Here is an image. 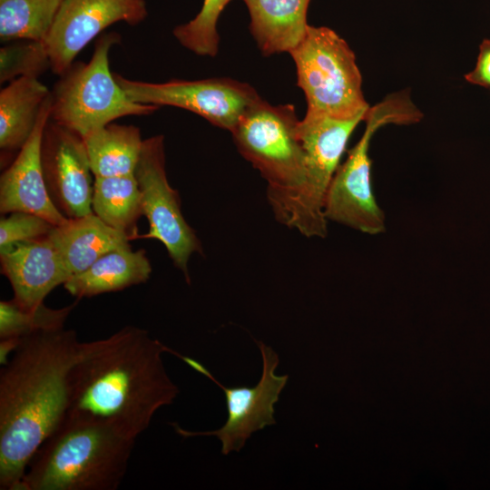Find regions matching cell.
I'll use <instances>...</instances> for the list:
<instances>
[{"instance_id": "4fadbf2b", "label": "cell", "mask_w": 490, "mask_h": 490, "mask_svg": "<svg viewBox=\"0 0 490 490\" xmlns=\"http://www.w3.org/2000/svg\"><path fill=\"white\" fill-rule=\"evenodd\" d=\"M41 156L46 188L56 208L69 219L92 213L93 172L83 139L54 122L47 123Z\"/></svg>"}, {"instance_id": "7c38bea8", "label": "cell", "mask_w": 490, "mask_h": 490, "mask_svg": "<svg viewBox=\"0 0 490 490\" xmlns=\"http://www.w3.org/2000/svg\"><path fill=\"white\" fill-rule=\"evenodd\" d=\"M147 15L144 0H64L43 42L51 69L63 75L105 28L117 22L135 25Z\"/></svg>"}, {"instance_id": "8fae6325", "label": "cell", "mask_w": 490, "mask_h": 490, "mask_svg": "<svg viewBox=\"0 0 490 490\" xmlns=\"http://www.w3.org/2000/svg\"><path fill=\"white\" fill-rule=\"evenodd\" d=\"M262 358V374L260 382L253 387H226L219 383L198 361L190 358L183 360L195 370L209 377L224 392L228 411L225 424L215 431L192 432L177 424L175 431L184 437L215 436L221 442V453L228 455L239 452L251 434L267 426L275 424L274 405L286 386L288 375L278 376L275 369L279 365L278 354L263 342H257Z\"/></svg>"}, {"instance_id": "8992f818", "label": "cell", "mask_w": 490, "mask_h": 490, "mask_svg": "<svg viewBox=\"0 0 490 490\" xmlns=\"http://www.w3.org/2000/svg\"><path fill=\"white\" fill-rule=\"evenodd\" d=\"M119 39L115 33L103 34L88 63L72 64L61 75L51 93L53 122L83 138L118 118L158 110V106L132 101L111 73L109 52Z\"/></svg>"}, {"instance_id": "e0dca14e", "label": "cell", "mask_w": 490, "mask_h": 490, "mask_svg": "<svg viewBox=\"0 0 490 490\" xmlns=\"http://www.w3.org/2000/svg\"><path fill=\"white\" fill-rule=\"evenodd\" d=\"M48 237L71 277L112 250L131 249L130 240L124 234L106 225L93 212L54 226Z\"/></svg>"}, {"instance_id": "7a4b0ae2", "label": "cell", "mask_w": 490, "mask_h": 490, "mask_svg": "<svg viewBox=\"0 0 490 490\" xmlns=\"http://www.w3.org/2000/svg\"><path fill=\"white\" fill-rule=\"evenodd\" d=\"M165 351L162 343L133 326L91 341L72 369L64 418L101 424L136 440L179 394L164 368Z\"/></svg>"}, {"instance_id": "5bb4252c", "label": "cell", "mask_w": 490, "mask_h": 490, "mask_svg": "<svg viewBox=\"0 0 490 490\" xmlns=\"http://www.w3.org/2000/svg\"><path fill=\"white\" fill-rule=\"evenodd\" d=\"M52 93L44 102L35 127L12 164L0 177V211H24L40 216L53 225L64 223L65 217L53 202L42 166V141L51 117Z\"/></svg>"}, {"instance_id": "484cf974", "label": "cell", "mask_w": 490, "mask_h": 490, "mask_svg": "<svg viewBox=\"0 0 490 490\" xmlns=\"http://www.w3.org/2000/svg\"><path fill=\"white\" fill-rule=\"evenodd\" d=\"M54 226L45 219L33 213L10 212L0 220V249L46 236Z\"/></svg>"}, {"instance_id": "d4e9b609", "label": "cell", "mask_w": 490, "mask_h": 490, "mask_svg": "<svg viewBox=\"0 0 490 490\" xmlns=\"http://www.w3.org/2000/svg\"><path fill=\"white\" fill-rule=\"evenodd\" d=\"M47 66L50 61L43 42L29 41L0 50L1 83L24 75L37 77Z\"/></svg>"}, {"instance_id": "3957f363", "label": "cell", "mask_w": 490, "mask_h": 490, "mask_svg": "<svg viewBox=\"0 0 490 490\" xmlns=\"http://www.w3.org/2000/svg\"><path fill=\"white\" fill-rule=\"evenodd\" d=\"M134 444L103 425L64 418L33 456L18 490H115Z\"/></svg>"}, {"instance_id": "2e32d148", "label": "cell", "mask_w": 490, "mask_h": 490, "mask_svg": "<svg viewBox=\"0 0 490 490\" xmlns=\"http://www.w3.org/2000/svg\"><path fill=\"white\" fill-rule=\"evenodd\" d=\"M250 14V31L265 56L294 49L304 38L311 0H242Z\"/></svg>"}, {"instance_id": "ba28073f", "label": "cell", "mask_w": 490, "mask_h": 490, "mask_svg": "<svg viewBox=\"0 0 490 490\" xmlns=\"http://www.w3.org/2000/svg\"><path fill=\"white\" fill-rule=\"evenodd\" d=\"M366 114L340 119L306 113L299 120L298 135L305 152L307 180L285 226L307 238L327 236L328 220L323 212L325 194L352 132Z\"/></svg>"}, {"instance_id": "7402d4cb", "label": "cell", "mask_w": 490, "mask_h": 490, "mask_svg": "<svg viewBox=\"0 0 490 490\" xmlns=\"http://www.w3.org/2000/svg\"><path fill=\"white\" fill-rule=\"evenodd\" d=\"M77 301L62 309H50L44 304L36 309L21 307L13 299L0 302V359L5 364L9 353L20 340L37 331L64 328Z\"/></svg>"}, {"instance_id": "ffe728a7", "label": "cell", "mask_w": 490, "mask_h": 490, "mask_svg": "<svg viewBox=\"0 0 490 490\" xmlns=\"http://www.w3.org/2000/svg\"><path fill=\"white\" fill-rule=\"evenodd\" d=\"M83 139L94 177L134 173L143 143L138 127L111 122Z\"/></svg>"}, {"instance_id": "52a82bcc", "label": "cell", "mask_w": 490, "mask_h": 490, "mask_svg": "<svg viewBox=\"0 0 490 490\" xmlns=\"http://www.w3.org/2000/svg\"><path fill=\"white\" fill-rule=\"evenodd\" d=\"M303 91L307 113L348 119L365 115L369 105L362 76L348 43L327 26L309 25L302 41L289 53Z\"/></svg>"}, {"instance_id": "277c9868", "label": "cell", "mask_w": 490, "mask_h": 490, "mask_svg": "<svg viewBox=\"0 0 490 490\" xmlns=\"http://www.w3.org/2000/svg\"><path fill=\"white\" fill-rule=\"evenodd\" d=\"M299 122L294 105H272L260 98L230 132L239 152L267 181L269 204L283 225L307 180Z\"/></svg>"}, {"instance_id": "44dd1931", "label": "cell", "mask_w": 490, "mask_h": 490, "mask_svg": "<svg viewBox=\"0 0 490 490\" xmlns=\"http://www.w3.org/2000/svg\"><path fill=\"white\" fill-rule=\"evenodd\" d=\"M93 212L130 240L139 238L137 221L142 215V195L134 173L95 177Z\"/></svg>"}, {"instance_id": "30bf717a", "label": "cell", "mask_w": 490, "mask_h": 490, "mask_svg": "<svg viewBox=\"0 0 490 490\" xmlns=\"http://www.w3.org/2000/svg\"><path fill=\"white\" fill-rule=\"evenodd\" d=\"M113 74L126 94L136 103L181 108L229 132L261 98L250 84L228 77L155 83Z\"/></svg>"}, {"instance_id": "6da1fadb", "label": "cell", "mask_w": 490, "mask_h": 490, "mask_svg": "<svg viewBox=\"0 0 490 490\" xmlns=\"http://www.w3.org/2000/svg\"><path fill=\"white\" fill-rule=\"evenodd\" d=\"M64 328L23 338L0 373V488L18 490L33 456L64 418L70 376L88 351Z\"/></svg>"}, {"instance_id": "cb8c5ba5", "label": "cell", "mask_w": 490, "mask_h": 490, "mask_svg": "<svg viewBox=\"0 0 490 490\" xmlns=\"http://www.w3.org/2000/svg\"><path fill=\"white\" fill-rule=\"evenodd\" d=\"M230 1L203 0L194 18L173 29L174 37L183 47L198 55L216 56L220 42L218 20Z\"/></svg>"}, {"instance_id": "9c48e42d", "label": "cell", "mask_w": 490, "mask_h": 490, "mask_svg": "<svg viewBox=\"0 0 490 490\" xmlns=\"http://www.w3.org/2000/svg\"><path fill=\"white\" fill-rule=\"evenodd\" d=\"M142 195V216L149 231L140 237L160 240L176 268L190 282L188 262L193 253L202 254L201 242L183 217L179 192L169 183L165 169L164 136L143 140L134 171Z\"/></svg>"}, {"instance_id": "9a60e30c", "label": "cell", "mask_w": 490, "mask_h": 490, "mask_svg": "<svg viewBox=\"0 0 490 490\" xmlns=\"http://www.w3.org/2000/svg\"><path fill=\"white\" fill-rule=\"evenodd\" d=\"M2 273L8 279L13 299L34 309L44 298L70 278L59 251L48 235L0 249Z\"/></svg>"}, {"instance_id": "ac0fdd59", "label": "cell", "mask_w": 490, "mask_h": 490, "mask_svg": "<svg viewBox=\"0 0 490 490\" xmlns=\"http://www.w3.org/2000/svg\"><path fill=\"white\" fill-rule=\"evenodd\" d=\"M152 265L144 250H112L81 273L72 276L64 289L77 299L122 290L146 282Z\"/></svg>"}, {"instance_id": "5b68a950", "label": "cell", "mask_w": 490, "mask_h": 490, "mask_svg": "<svg viewBox=\"0 0 490 490\" xmlns=\"http://www.w3.org/2000/svg\"><path fill=\"white\" fill-rule=\"evenodd\" d=\"M422 114L406 92L387 96L369 107L363 135L339 164L328 187L323 203L327 220L368 235L386 230L385 213L373 192L369 145L374 133L387 124H411Z\"/></svg>"}, {"instance_id": "603a6c76", "label": "cell", "mask_w": 490, "mask_h": 490, "mask_svg": "<svg viewBox=\"0 0 490 490\" xmlns=\"http://www.w3.org/2000/svg\"><path fill=\"white\" fill-rule=\"evenodd\" d=\"M64 0H0L2 41L44 42Z\"/></svg>"}, {"instance_id": "d6986e66", "label": "cell", "mask_w": 490, "mask_h": 490, "mask_svg": "<svg viewBox=\"0 0 490 490\" xmlns=\"http://www.w3.org/2000/svg\"><path fill=\"white\" fill-rule=\"evenodd\" d=\"M51 93L36 76L14 79L0 92V148L20 150L31 136Z\"/></svg>"}, {"instance_id": "4316f807", "label": "cell", "mask_w": 490, "mask_h": 490, "mask_svg": "<svg viewBox=\"0 0 490 490\" xmlns=\"http://www.w3.org/2000/svg\"><path fill=\"white\" fill-rule=\"evenodd\" d=\"M470 83L490 88V39H485L479 47L475 67L465 75Z\"/></svg>"}]
</instances>
